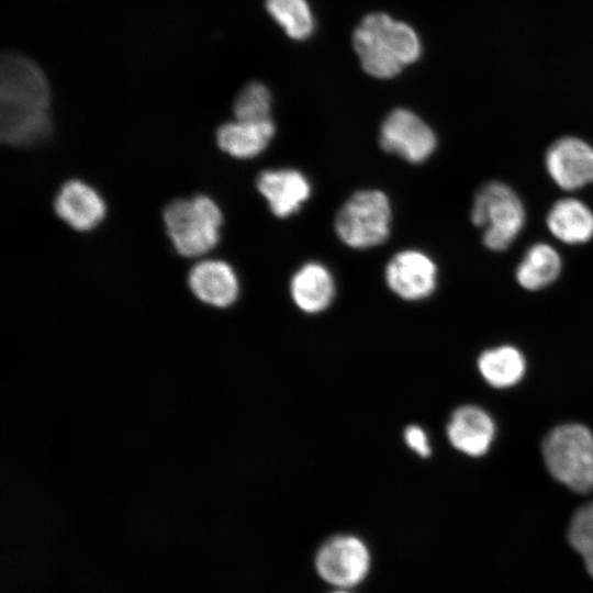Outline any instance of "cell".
<instances>
[{"label": "cell", "mask_w": 593, "mask_h": 593, "mask_svg": "<svg viewBox=\"0 0 593 593\" xmlns=\"http://www.w3.org/2000/svg\"><path fill=\"white\" fill-rule=\"evenodd\" d=\"M0 135L3 143L26 146L51 133L49 87L35 63L7 55L0 70Z\"/></svg>", "instance_id": "obj_1"}, {"label": "cell", "mask_w": 593, "mask_h": 593, "mask_svg": "<svg viewBox=\"0 0 593 593\" xmlns=\"http://www.w3.org/2000/svg\"><path fill=\"white\" fill-rule=\"evenodd\" d=\"M353 46L362 69L371 77L390 79L422 54L418 34L410 24L384 12L366 15L353 33Z\"/></svg>", "instance_id": "obj_2"}, {"label": "cell", "mask_w": 593, "mask_h": 593, "mask_svg": "<svg viewBox=\"0 0 593 593\" xmlns=\"http://www.w3.org/2000/svg\"><path fill=\"white\" fill-rule=\"evenodd\" d=\"M163 219L168 236L181 256H202L220 240L222 212L206 195L198 194L170 202L164 210Z\"/></svg>", "instance_id": "obj_3"}, {"label": "cell", "mask_w": 593, "mask_h": 593, "mask_svg": "<svg viewBox=\"0 0 593 593\" xmlns=\"http://www.w3.org/2000/svg\"><path fill=\"white\" fill-rule=\"evenodd\" d=\"M549 472L570 489L586 493L593 490V435L578 424L551 430L542 446Z\"/></svg>", "instance_id": "obj_4"}, {"label": "cell", "mask_w": 593, "mask_h": 593, "mask_svg": "<svg viewBox=\"0 0 593 593\" xmlns=\"http://www.w3.org/2000/svg\"><path fill=\"white\" fill-rule=\"evenodd\" d=\"M391 211L390 201L382 191H357L338 210L335 232L351 248L365 249L380 245L390 233Z\"/></svg>", "instance_id": "obj_5"}, {"label": "cell", "mask_w": 593, "mask_h": 593, "mask_svg": "<svg viewBox=\"0 0 593 593\" xmlns=\"http://www.w3.org/2000/svg\"><path fill=\"white\" fill-rule=\"evenodd\" d=\"M471 221L483 227V242L492 250L507 248L525 222V211L519 198L506 184L491 182L477 193L471 210Z\"/></svg>", "instance_id": "obj_6"}, {"label": "cell", "mask_w": 593, "mask_h": 593, "mask_svg": "<svg viewBox=\"0 0 593 593\" xmlns=\"http://www.w3.org/2000/svg\"><path fill=\"white\" fill-rule=\"evenodd\" d=\"M315 567L324 581L337 589L348 590L367 577L370 569V552L359 537L337 535L320 547Z\"/></svg>", "instance_id": "obj_7"}, {"label": "cell", "mask_w": 593, "mask_h": 593, "mask_svg": "<svg viewBox=\"0 0 593 593\" xmlns=\"http://www.w3.org/2000/svg\"><path fill=\"white\" fill-rule=\"evenodd\" d=\"M379 144L388 153L419 164L436 148L433 130L413 111L398 108L391 111L380 126Z\"/></svg>", "instance_id": "obj_8"}, {"label": "cell", "mask_w": 593, "mask_h": 593, "mask_svg": "<svg viewBox=\"0 0 593 593\" xmlns=\"http://www.w3.org/2000/svg\"><path fill=\"white\" fill-rule=\"evenodd\" d=\"M385 282L401 299L422 300L436 288L437 268L426 254L406 249L395 254L388 262Z\"/></svg>", "instance_id": "obj_9"}, {"label": "cell", "mask_w": 593, "mask_h": 593, "mask_svg": "<svg viewBox=\"0 0 593 593\" xmlns=\"http://www.w3.org/2000/svg\"><path fill=\"white\" fill-rule=\"evenodd\" d=\"M546 166L560 188L579 189L593 182V147L575 137L560 138L548 148Z\"/></svg>", "instance_id": "obj_10"}, {"label": "cell", "mask_w": 593, "mask_h": 593, "mask_svg": "<svg viewBox=\"0 0 593 593\" xmlns=\"http://www.w3.org/2000/svg\"><path fill=\"white\" fill-rule=\"evenodd\" d=\"M188 284L195 299L215 309L231 306L239 294V281L234 269L217 259L195 264L189 271Z\"/></svg>", "instance_id": "obj_11"}, {"label": "cell", "mask_w": 593, "mask_h": 593, "mask_svg": "<svg viewBox=\"0 0 593 593\" xmlns=\"http://www.w3.org/2000/svg\"><path fill=\"white\" fill-rule=\"evenodd\" d=\"M54 208L59 219L80 232L97 227L107 213L105 202L99 192L78 179L69 180L60 187Z\"/></svg>", "instance_id": "obj_12"}, {"label": "cell", "mask_w": 593, "mask_h": 593, "mask_svg": "<svg viewBox=\"0 0 593 593\" xmlns=\"http://www.w3.org/2000/svg\"><path fill=\"white\" fill-rule=\"evenodd\" d=\"M256 187L270 211L281 219L298 212L311 194L307 178L299 170L289 168L261 171Z\"/></svg>", "instance_id": "obj_13"}, {"label": "cell", "mask_w": 593, "mask_h": 593, "mask_svg": "<svg viewBox=\"0 0 593 593\" xmlns=\"http://www.w3.org/2000/svg\"><path fill=\"white\" fill-rule=\"evenodd\" d=\"M447 435L456 449L469 456H481L491 445L494 423L480 407L462 406L451 415Z\"/></svg>", "instance_id": "obj_14"}, {"label": "cell", "mask_w": 593, "mask_h": 593, "mask_svg": "<svg viewBox=\"0 0 593 593\" xmlns=\"http://www.w3.org/2000/svg\"><path fill=\"white\" fill-rule=\"evenodd\" d=\"M290 294L301 311L315 314L332 303L335 281L324 265L315 261L306 262L292 276Z\"/></svg>", "instance_id": "obj_15"}, {"label": "cell", "mask_w": 593, "mask_h": 593, "mask_svg": "<svg viewBox=\"0 0 593 593\" xmlns=\"http://www.w3.org/2000/svg\"><path fill=\"white\" fill-rule=\"evenodd\" d=\"M276 132L271 120L247 122L235 120L222 124L216 132L219 147L235 158H253L262 153Z\"/></svg>", "instance_id": "obj_16"}, {"label": "cell", "mask_w": 593, "mask_h": 593, "mask_svg": "<svg viewBox=\"0 0 593 593\" xmlns=\"http://www.w3.org/2000/svg\"><path fill=\"white\" fill-rule=\"evenodd\" d=\"M547 225L561 242L584 243L593 236V213L582 201L562 199L550 209Z\"/></svg>", "instance_id": "obj_17"}, {"label": "cell", "mask_w": 593, "mask_h": 593, "mask_svg": "<svg viewBox=\"0 0 593 593\" xmlns=\"http://www.w3.org/2000/svg\"><path fill=\"white\" fill-rule=\"evenodd\" d=\"M561 270L558 253L547 244H535L526 253L516 270L518 283L528 290H538L557 279Z\"/></svg>", "instance_id": "obj_18"}, {"label": "cell", "mask_w": 593, "mask_h": 593, "mask_svg": "<svg viewBox=\"0 0 593 593\" xmlns=\"http://www.w3.org/2000/svg\"><path fill=\"white\" fill-rule=\"evenodd\" d=\"M478 367L491 385L505 388L521 380L525 371V360L516 348L502 346L484 351L479 358Z\"/></svg>", "instance_id": "obj_19"}, {"label": "cell", "mask_w": 593, "mask_h": 593, "mask_svg": "<svg viewBox=\"0 0 593 593\" xmlns=\"http://www.w3.org/2000/svg\"><path fill=\"white\" fill-rule=\"evenodd\" d=\"M272 20L292 40L304 41L315 29V19L307 0H266Z\"/></svg>", "instance_id": "obj_20"}, {"label": "cell", "mask_w": 593, "mask_h": 593, "mask_svg": "<svg viewBox=\"0 0 593 593\" xmlns=\"http://www.w3.org/2000/svg\"><path fill=\"white\" fill-rule=\"evenodd\" d=\"M272 97L261 82L251 81L244 86L235 98L233 112L235 120L261 122L271 120Z\"/></svg>", "instance_id": "obj_21"}, {"label": "cell", "mask_w": 593, "mask_h": 593, "mask_svg": "<svg viewBox=\"0 0 593 593\" xmlns=\"http://www.w3.org/2000/svg\"><path fill=\"white\" fill-rule=\"evenodd\" d=\"M568 537L593 577V503L584 505L574 514Z\"/></svg>", "instance_id": "obj_22"}, {"label": "cell", "mask_w": 593, "mask_h": 593, "mask_svg": "<svg viewBox=\"0 0 593 593\" xmlns=\"http://www.w3.org/2000/svg\"><path fill=\"white\" fill-rule=\"evenodd\" d=\"M406 445L421 457L430 455V446L425 430L416 425H410L404 430Z\"/></svg>", "instance_id": "obj_23"}, {"label": "cell", "mask_w": 593, "mask_h": 593, "mask_svg": "<svg viewBox=\"0 0 593 593\" xmlns=\"http://www.w3.org/2000/svg\"><path fill=\"white\" fill-rule=\"evenodd\" d=\"M331 593H350L347 589H337L336 591H333Z\"/></svg>", "instance_id": "obj_24"}]
</instances>
